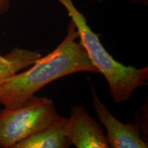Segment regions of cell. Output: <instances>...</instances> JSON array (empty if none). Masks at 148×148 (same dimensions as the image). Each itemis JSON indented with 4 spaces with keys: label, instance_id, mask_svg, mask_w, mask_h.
<instances>
[{
    "label": "cell",
    "instance_id": "1",
    "mask_svg": "<svg viewBox=\"0 0 148 148\" xmlns=\"http://www.w3.org/2000/svg\"><path fill=\"white\" fill-rule=\"evenodd\" d=\"M78 37L71 20L66 36L54 50L0 85V104L9 108L21 106L45 85L60 77L80 71L99 73L82 43L77 42Z\"/></svg>",
    "mask_w": 148,
    "mask_h": 148
},
{
    "label": "cell",
    "instance_id": "2",
    "mask_svg": "<svg viewBox=\"0 0 148 148\" xmlns=\"http://www.w3.org/2000/svg\"><path fill=\"white\" fill-rule=\"evenodd\" d=\"M67 11L75 25L80 42L86 53L109 85L114 102H124L130 99L136 88L147 85L148 66L137 69L125 66L114 60L99 40V35L92 30L84 14L75 6L73 0H57Z\"/></svg>",
    "mask_w": 148,
    "mask_h": 148
},
{
    "label": "cell",
    "instance_id": "3",
    "mask_svg": "<svg viewBox=\"0 0 148 148\" xmlns=\"http://www.w3.org/2000/svg\"><path fill=\"white\" fill-rule=\"evenodd\" d=\"M60 117L52 99L45 97L34 95L21 106L4 107L0 110V147L12 148Z\"/></svg>",
    "mask_w": 148,
    "mask_h": 148
},
{
    "label": "cell",
    "instance_id": "4",
    "mask_svg": "<svg viewBox=\"0 0 148 148\" xmlns=\"http://www.w3.org/2000/svg\"><path fill=\"white\" fill-rule=\"evenodd\" d=\"M92 105L101 124L106 127V137L111 148H147L148 144L140 136L135 123H123L111 114L101 102L93 86L91 87Z\"/></svg>",
    "mask_w": 148,
    "mask_h": 148
},
{
    "label": "cell",
    "instance_id": "5",
    "mask_svg": "<svg viewBox=\"0 0 148 148\" xmlns=\"http://www.w3.org/2000/svg\"><path fill=\"white\" fill-rule=\"evenodd\" d=\"M66 119L65 134L77 148H110L100 123L88 114L82 106H72Z\"/></svg>",
    "mask_w": 148,
    "mask_h": 148
},
{
    "label": "cell",
    "instance_id": "6",
    "mask_svg": "<svg viewBox=\"0 0 148 148\" xmlns=\"http://www.w3.org/2000/svg\"><path fill=\"white\" fill-rule=\"evenodd\" d=\"M66 118L61 117L39 132L16 143L12 148H68L71 142L65 134Z\"/></svg>",
    "mask_w": 148,
    "mask_h": 148
},
{
    "label": "cell",
    "instance_id": "7",
    "mask_svg": "<svg viewBox=\"0 0 148 148\" xmlns=\"http://www.w3.org/2000/svg\"><path fill=\"white\" fill-rule=\"evenodd\" d=\"M42 57L39 51L15 47L5 55H0V85L18 71L32 66Z\"/></svg>",
    "mask_w": 148,
    "mask_h": 148
},
{
    "label": "cell",
    "instance_id": "8",
    "mask_svg": "<svg viewBox=\"0 0 148 148\" xmlns=\"http://www.w3.org/2000/svg\"><path fill=\"white\" fill-rule=\"evenodd\" d=\"M135 123L139 129L140 136L145 141L147 140L145 138V134L147 137V101L141 108L136 111L135 115Z\"/></svg>",
    "mask_w": 148,
    "mask_h": 148
},
{
    "label": "cell",
    "instance_id": "9",
    "mask_svg": "<svg viewBox=\"0 0 148 148\" xmlns=\"http://www.w3.org/2000/svg\"><path fill=\"white\" fill-rule=\"evenodd\" d=\"M9 0H0V14H4L8 12L10 8Z\"/></svg>",
    "mask_w": 148,
    "mask_h": 148
},
{
    "label": "cell",
    "instance_id": "10",
    "mask_svg": "<svg viewBox=\"0 0 148 148\" xmlns=\"http://www.w3.org/2000/svg\"><path fill=\"white\" fill-rule=\"evenodd\" d=\"M132 3L134 4H143V5H147L148 0H131Z\"/></svg>",
    "mask_w": 148,
    "mask_h": 148
}]
</instances>
